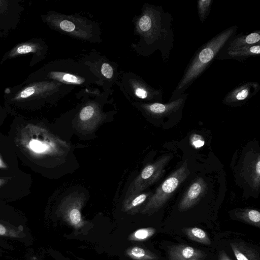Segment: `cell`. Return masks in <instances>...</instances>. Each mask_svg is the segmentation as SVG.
Masks as SVG:
<instances>
[{
  "mask_svg": "<svg viewBox=\"0 0 260 260\" xmlns=\"http://www.w3.org/2000/svg\"><path fill=\"white\" fill-rule=\"evenodd\" d=\"M213 0H199L197 2L198 14L200 21L203 23L208 17L211 10Z\"/></svg>",
  "mask_w": 260,
  "mask_h": 260,
  "instance_id": "cb8c5ba5",
  "label": "cell"
},
{
  "mask_svg": "<svg viewBox=\"0 0 260 260\" xmlns=\"http://www.w3.org/2000/svg\"><path fill=\"white\" fill-rule=\"evenodd\" d=\"M1 160H0V166H1Z\"/></svg>",
  "mask_w": 260,
  "mask_h": 260,
  "instance_id": "f546056e",
  "label": "cell"
},
{
  "mask_svg": "<svg viewBox=\"0 0 260 260\" xmlns=\"http://www.w3.org/2000/svg\"><path fill=\"white\" fill-rule=\"evenodd\" d=\"M259 90L260 85L257 81H245L230 90L224 97L222 103L231 106L242 105Z\"/></svg>",
  "mask_w": 260,
  "mask_h": 260,
  "instance_id": "7c38bea8",
  "label": "cell"
},
{
  "mask_svg": "<svg viewBox=\"0 0 260 260\" xmlns=\"http://www.w3.org/2000/svg\"><path fill=\"white\" fill-rule=\"evenodd\" d=\"M0 236L17 237L18 234L15 231L9 229L6 226L0 223Z\"/></svg>",
  "mask_w": 260,
  "mask_h": 260,
  "instance_id": "484cf974",
  "label": "cell"
},
{
  "mask_svg": "<svg viewBox=\"0 0 260 260\" xmlns=\"http://www.w3.org/2000/svg\"><path fill=\"white\" fill-rule=\"evenodd\" d=\"M117 86L123 95L132 102H162V90L151 86L133 72H120Z\"/></svg>",
  "mask_w": 260,
  "mask_h": 260,
  "instance_id": "8992f818",
  "label": "cell"
},
{
  "mask_svg": "<svg viewBox=\"0 0 260 260\" xmlns=\"http://www.w3.org/2000/svg\"><path fill=\"white\" fill-rule=\"evenodd\" d=\"M187 96L188 94L185 92L177 99L167 103L132 102V104L148 116L161 118L180 113Z\"/></svg>",
  "mask_w": 260,
  "mask_h": 260,
  "instance_id": "8fae6325",
  "label": "cell"
},
{
  "mask_svg": "<svg viewBox=\"0 0 260 260\" xmlns=\"http://www.w3.org/2000/svg\"><path fill=\"white\" fill-rule=\"evenodd\" d=\"M172 21L171 14L161 6L145 3L141 13L132 20L134 34L139 38L132 44L133 50L144 57L159 51L164 62H167L174 46Z\"/></svg>",
  "mask_w": 260,
  "mask_h": 260,
  "instance_id": "6da1fadb",
  "label": "cell"
},
{
  "mask_svg": "<svg viewBox=\"0 0 260 260\" xmlns=\"http://www.w3.org/2000/svg\"><path fill=\"white\" fill-rule=\"evenodd\" d=\"M237 25H233L218 33L202 45L195 52L172 93L169 101L185 93L191 84L211 64L229 40L236 35Z\"/></svg>",
  "mask_w": 260,
  "mask_h": 260,
  "instance_id": "7a4b0ae2",
  "label": "cell"
},
{
  "mask_svg": "<svg viewBox=\"0 0 260 260\" xmlns=\"http://www.w3.org/2000/svg\"><path fill=\"white\" fill-rule=\"evenodd\" d=\"M254 169L253 174V180L256 185L259 186L260 181V160L259 157L255 163Z\"/></svg>",
  "mask_w": 260,
  "mask_h": 260,
  "instance_id": "4316f807",
  "label": "cell"
},
{
  "mask_svg": "<svg viewBox=\"0 0 260 260\" xmlns=\"http://www.w3.org/2000/svg\"><path fill=\"white\" fill-rule=\"evenodd\" d=\"M190 142L191 145L196 148H200L204 146L205 144L204 140L202 137L197 134L192 136Z\"/></svg>",
  "mask_w": 260,
  "mask_h": 260,
  "instance_id": "d4e9b609",
  "label": "cell"
},
{
  "mask_svg": "<svg viewBox=\"0 0 260 260\" xmlns=\"http://www.w3.org/2000/svg\"><path fill=\"white\" fill-rule=\"evenodd\" d=\"M236 219L248 224L260 228V212L251 209H239L234 213Z\"/></svg>",
  "mask_w": 260,
  "mask_h": 260,
  "instance_id": "ffe728a7",
  "label": "cell"
},
{
  "mask_svg": "<svg viewBox=\"0 0 260 260\" xmlns=\"http://www.w3.org/2000/svg\"><path fill=\"white\" fill-rule=\"evenodd\" d=\"M230 246L237 260H260L258 253L245 242H232Z\"/></svg>",
  "mask_w": 260,
  "mask_h": 260,
  "instance_id": "d6986e66",
  "label": "cell"
},
{
  "mask_svg": "<svg viewBox=\"0 0 260 260\" xmlns=\"http://www.w3.org/2000/svg\"><path fill=\"white\" fill-rule=\"evenodd\" d=\"M218 260H231L224 250H221L218 253Z\"/></svg>",
  "mask_w": 260,
  "mask_h": 260,
  "instance_id": "83f0119b",
  "label": "cell"
},
{
  "mask_svg": "<svg viewBox=\"0 0 260 260\" xmlns=\"http://www.w3.org/2000/svg\"><path fill=\"white\" fill-rule=\"evenodd\" d=\"M151 194V192H141L125 197L122 203V210L128 214L138 213Z\"/></svg>",
  "mask_w": 260,
  "mask_h": 260,
  "instance_id": "ac0fdd59",
  "label": "cell"
},
{
  "mask_svg": "<svg viewBox=\"0 0 260 260\" xmlns=\"http://www.w3.org/2000/svg\"><path fill=\"white\" fill-rule=\"evenodd\" d=\"M171 158L170 155L164 156L146 166L130 184L125 197L141 193L157 181L164 173V168Z\"/></svg>",
  "mask_w": 260,
  "mask_h": 260,
  "instance_id": "30bf717a",
  "label": "cell"
},
{
  "mask_svg": "<svg viewBox=\"0 0 260 260\" xmlns=\"http://www.w3.org/2000/svg\"><path fill=\"white\" fill-rule=\"evenodd\" d=\"M190 240L205 245H210L211 241L207 233L198 227H189L183 230Z\"/></svg>",
  "mask_w": 260,
  "mask_h": 260,
  "instance_id": "7402d4cb",
  "label": "cell"
},
{
  "mask_svg": "<svg viewBox=\"0 0 260 260\" xmlns=\"http://www.w3.org/2000/svg\"><path fill=\"white\" fill-rule=\"evenodd\" d=\"M85 200L83 194L74 192L66 196L58 208L60 216L76 234L86 235L91 228L90 223L85 220L81 214Z\"/></svg>",
  "mask_w": 260,
  "mask_h": 260,
  "instance_id": "9c48e42d",
  "label": "cell"
},
{
  "mask_svg": "<svg viewBox=\"0 0 260 260\" xmlns=\"http://www.w3.org/2000/svg\"><path fill=\"white\" fill-rule=\"evenodd\" d=\"M186 163L184 162L157 187L142 208L140 211L141 214L152 215L164 206L189 175V172Z\"/></svg>",
  "mask_w": 260,
  "mask_h": 260,
  "instance_id": "ba28073f",
  "label": "cell"
},
{
  "mask_svg": "<svg viewBox=\"0 0 260 260\" xmlns=\"http://www.w3.org/2000/svg\"><path fill=\"white\" fill-rule=\"evenodd\" d=\"M206 189L204 180L199 178L188 187L183 196L178 208L179 211H183L193 207L201 199Z\"/></svg>",
  "mask_w": 260,
  "mask_h": 260,
  "instance_id": "5bb4252c",
  "label": "cell"
},
{
  "mask_svg": "<svg viewBox=\"0 0 260 260\" xmlns=\"http://www.w3.org/2000/svg\"><path fill=\"white\" fill-rule=\"evenodd\" d=\"M79 60L100 79L102 90L113 94L112 88L117 85L120 74L117 63L96 51L82 55Z\"/></svg>",
  "mask_w": 260,
  "mask_h": 260,
  "instance_id": "52a82bcc",
  "label": "cell"
},
{
  "mask_svg": "<svg viewBox=\"0 0 260 260\" xmlns=\"http://www.w3.org/2000/svg\"><path fill=\"white\" fill-rule=\"evenodd\" d=\"M37 80H52L74 87L87 88L102 83L89 68L80 60L60 59L51 61L41 68L35 77Z\"/></svg>",
  "mask_w": 260,
  "mask_h": 260,
  "instance_id": "3957f363",
  "label": "cell"
},
{
  "mask_svg": "<svg viewBox=\"0 0 260 260\" xmlns=\"http://www.w3.org/2000/svg\"><path fill=\"white\" fill-rule=\"evenodd\" d=\"M260 54V44L229 50H221L216 59H234L243 61L249 57L258 56Z\"/></svg>",
  "mask_w": 260,
  "mask_h": 260,
  "instance_id": "2e32d148",
  "label": "cell"
},
{
  "mask_svg": "<svg viewBox=\"0 0 260 260\" xmlns=\"http://www.w3.org/2000/svg\"><path fill=\"white\" fill-rule=\"evenodd\" d=\"M125 254L133 260H156L159 258L156 254L149 250L136 246L127 248Z\"/></svg>",
  "mask_w": 260,
  "mask_h": 260,
  "instance_id": "44dd1931",
  "label": "cell"
},
{
  "mask_svg": "<svg viewBox=\"0 0 260 260\" xmlns=\"http://www.w3.org/2000/svg\"><path fill=\"white\" fill-rule=\"evenodd\" d=\"M260 44V31L257 30L247 34L235 35L225 44L221 50H229Z\"/></svg>",
  "mask_w": 260,
  "mask_h": 260,
  "instance_id": "e0dca14e",
  "label": "cell"
},
{
  "mask_svg": "<svg viewBox=\"0 0 260 260\" xmlns=\"http://www.w3.org/2000/svg\"><path fill=\"white\" fill-rule=\"evenodd\" d=\"M156 233V230L152 227L138 229L128 236V240L132 241H143L149 239Z\"/></svg>",
  "mask_w": 260,
  "mask_h": 260,
  "instance_id": "603a6c76",
  "label": "cell"
},
{
  "mask_svg": "<svg viewBox=\"0 0 260 260\" xmlns=\"http://www.w3.org/2000/svg\"><path fill=\"white\" fill-rule=\"evenodd\" d=\"M75 88L52 80H37L22 87L13 95L12 100L54 102L69 94Z\"/></svg>",
  "mask_w": 260,
  "mask_h": 260,
  "instance_id": "5b68a950",
  "label": "cell"
},
{
  "mask_svg": "<svg viewBox=\"0 0 260 260\" xmlns=\"http://www.w3.org/2000/svg\"><path fill=\"white\" fill-rule=\"evenodd\" d=\"M6 2H7L6 1L0 0V6H2L4 4H5Z\"/></svg>",
  "mask_w": 260,
  "mask_h": 260,
  "instance_id": "f1b7e54d",
  "label": "cell"
},
{
  "mask_svg": "<svg viewBox=\"0 0 260 260\" xmlns=\"http://www.w3.org/2000/svg\"><path fill=\"white\" fill-rule=\"evenodd\" d=\"M47 50V45L42 39L27 41L14 46L4 56L2 61L27 54H34L40 60L44 58Z\"/></svg>",
  "mask_w": 260,
  "mask_h": 260,
  "instance_id": "4fadbf2b",
  "label": "cell"
},
{
  "mask_svg": "<svg viewBox=\"0 0 260 260\" xmlns=\"http://www.w3.org/2000/svg\"><path fill=\"white\" fill-rule=\"evenodd\" d=\"M42 18L52 29L73 38L91 43L102 42L99 23L79 13L64 14L51 10L42 14Z\"/></svg>",
  "mask_w": 260,
  "mask_h": 260,
  "instance_id": "277c9868",
  "label": "cell"
},
{
  "mask_svg": "<svg viewBox=\"0 0 260 260\" xmlns=\"http://www.w3.org/2000/svg\"><path fill=\"white\" fill-rule=\"evenodd\" d=\"M168 255L169 260H205L207 256L203 250L183 244L171 246Z\"/></svg>",
  "mask_w": 260,
  "mask_h": 260,
  "instance_id": "9a60e30c",
  "label": "cell"
}]
</instances>
